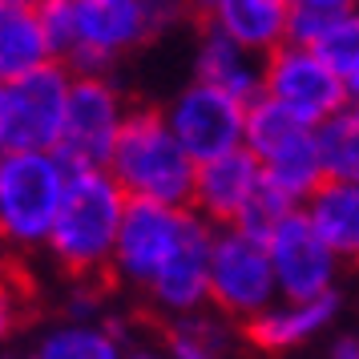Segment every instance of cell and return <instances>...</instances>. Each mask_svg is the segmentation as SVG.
Segmentation results:
<instances>
[{"label": "cell", "instance_id": "cell-3", "mask_svg": "<svg viewBox=\"0 0 359 359\" xmlns=\"http://www.w3.org/2000/svg\"><path fill=\"white\" fill-rule=\"evenodd\" d=\"M69 174L57 149H0V234L13 246H49Z\"/></svg>", "mask_w": 359, "mask_h": 359}, {"label": "cell", "instance_id": "cell-6", "mask_svg": "<svg viewBox=\"0 0 359 359\" xmlns=\"http://www.w3.org/2000/svg\"><path fill=\"white\" fill-rule=\"evenodd\" d=\"M126 117H130V109L121 101V89L105 73H73L65 133H61L57 154L69 162V170H89V165L109 170Z\"/></svg>", "mask_w": 359, "mask_h": 359}, {"label": "cell", "instance_id": "cell-13", "mask_svg": "<svg viewBox=\"0 0 359 359\" xmlns=\"http://www.w3.org/2000/svg\"><path fill=\"white\" fill-rule=\"evenodd\" d=\"M262 186H266V170L262 162L250 154L246 146L218 154L210 162H198V178H194V206L202 218H210L214 226H230L246 214V206L255 202Z\"/></svg>", "mask_w": 359, "mask_h": 359}, {"label": "cell", "instance_id": "cell-17", "mask_svg": "<svg viewBox=\"0 0 359 359\" xmlns=\"http://www.w3.org/2000/svg\"><path fill=\"white\" fill-rule=\"evenodd\" d=\"M49 61H57V53L41 25L36 0H0V77H17Z\"/></svg>", "mask_w": 359, "mask_h": 359}, {"label": "cell", "instance_id": "cell-2", "mask_svg": "<svg viewBox=\"0 0 359 359\" xmlns=\"http://www.w3.org/2000/svg\"><path fill=\"white\" fill-rule=\"evenodd\" d=\"M109 174L130 198H149L165 206H190L198 162L170 130L165 109H130L109 158Z\"/></svg>", "mask_w": 359, "mask_h": 359}, {"label": "cell", "instance_id": "cell-18", "mask_svg": "<svg viewBox=\"0 0 359 359\" xmlns=\"http://www.w3.org/2000/svg\"><path fill=\"white\" fill-rule=\"evenodd\" d=\"M303 210L343 262H359V182L327 178Z\"/></svg>", "mask_w": 359, "mask_h": 359}, {"label": "cell", "instance_id": "cell-5", "mask_svg": "<svg viewBox=\"0 0 359 359\" xmlns=\"http://www.w3.org/2000/svg\"><path fill=\"white\" fill-rule=\"evenodd\" d=\"M278 294L275 262L266 234L246 230L238 222L214 230V259H210V307L226 319L250 323L255 315L271 307Z\"/></svg>", "mask_w": 359, "mask_h": 359}, {"label": "cell", "instance_id": "cell-16", "mask_svg": "<svg viewBox=\"0 0 359 359\" xmlns=\"http://www.w3.org/2000/svg\"><path fill=\"white\" fill-rule=\"evenodd\" d=\"M194 77L226 89L250 105L255 97L266 93V57L238 45L234 36L218 33V29H206L194 53Z\"/></svg>", "mask_w": 359, "mask_h": 359}, {"label": "cell", "instance_id": "cell-26", "mask_svg": "<svg viewBox=\"0 0 359 359\" xmlns=\"http://www.w3.org/2000/svg\"><path fill=\"white\" fill-rule=\"evenodd\" d=\"M331 17H335V13H327V8L294 4V8H291V29H287V41H294V45H319V36L327 33Z\"/></svg>", "mask_w": 359, "mask_h": 359}, {"label": "cell", "instance_id": "cell-30", "mask_svg": "<svg viewBox=\"0 0 359 359\" xmlns=\"http://www.w3.org/2000/svg\"><path fill=\"white\" fill-rule=\"evenodd\" d=\"M126 359H174V355H162V351H149V347H126Z\"/></svg>", "mask_w": 359, "mask_h": 359}, {"label": "cell", "instance_id": "cell-29", "mask_svg": "<svg viewBox=\"0 0 359 359\" xmlns=\"http://www.w3.org/2000/svg\"><path fill=\"white\" fill-rule=\"evenodd\" d=\"M294 4H311V8H327V13H343V8H355L359 0H294Z\"/></svg>", "mask_w": 359, "mask_h": 359}, {"label": "cell", "instance_id": "cell-28", "mask_svg": "<svg viewBox=\"0 0 359 359\" xmlns=\"http://www.w3.org/2000/svg\"><path fill=\"white\" fill-rule=\"evenodd\" d=\"M331 359H359V335H343V339H335Z\"/></svg>", "mask_w": 359, "mask_h": 359}, {"label": "cell", "instance_id": "cell-31", "mask_svg": "<svg viewBox=\"0 0 359 359\" xmlns=\"http://www.w3.org/2000/svg\"><path fill=\"white\" fill-rule=\"evenodd\" d=\"M347 89H351V97H359V69L347 77Z\"/></svg>", "mask_w": 359, "mask_h": 359}, {"label": "cell", "instance_id": "cell-23", "mask_svg": "<svg viewBox=\"0 0 359 359\" xmlns=\"http://www.w3.org/2000/svg\"><path fill=\"white\" fill-rule=\"evenodd\" d=\"M315 49L323 53L343 77H351V73H355V69H359V4H355V8H343V13L331 17V25H327V33L319 36V45H315Z\"/></svg>", "mask_w": 359, "mask_h": 359}, {"label": "cell", "instance_id": "cell-27", "mask_svg": "<svg viewBox=\"0 0 359 359\" xmlns=\"http://www.w3.org/2000/svg\"><path fill=\"white\" fill-rule=\"evenodd\" d=\"M97 294L93 291H77L69 299V319H97Z\"/></svg>", "mask_w": 359, "mask_h": 359}, {"label": "cell", "instance_id": "cell-15", "mask_svg": "<svg viewBox=\"0 0 359 359\" xmlns=\"http://www.w3.org/2000/svg\"><path fill=\"white\" fill-rule=\"evenodd\" d=\"M339 315V294L327 291L315 299H275L271 307L246 323V335L259 351H291L315 339L319 331L335 323Z\"/></svg>", "mask_w": 359, "mask_h": 359}, {"label": "cell", "instance_id": "cell-21", "mask_svg": "<svg viewBox=\"0 0 359 359\" xmlns=\"http://www.w3.org/2000/svg\"><path fill=\"white\" fill-rule=\"evenodd\" d=\"M311 130L315 126H311L307 117H299L291 105H283L271 93H262V97H255L246 105V149L259 162L271 158V154H278L283 146H291L294 137H303Z\"/></svg>", "mask_w": 359, "mask_h": 359}, {"label": "cell", "instance_id": "cell-25", "mask_svg": "<svg viewBox=\"0 0 359 359\" xmlns=\"http://www.w3.org/2000/svg\"><path fill=\"white\" fill-rule=\"evenodd\" d=\"M170 355H174V359H222V347H218V327H214L210 319L186 315L182 327L174 331Z\"/></svg>", "mask_w": 359, "mask_h": 359}, {"label": "cell", "instance_id": "cell-4", "mask_svg": "<svg viewBox=\"0 0 359 359\" xmlns=\"http://www.w3.org/2000/svg\"><path fill=\"white\" fill-rule=\"evenodd\" d=\"M69 93L73 69L65 61L0 77V149H57L65 133Z\"/></svg>", "mask_w": 359, "mask_h": 359}, {"label": "cell", "instance_id": "cell-19", "mask_svg": "<svg viewBox=\"0 0 359 359\" xmlns=\"http://www.w3.org/2000/svg\"><path fill=\"white\" fill-rule=\"evenodd\" d=\"M266 182L283 190L287 198H294L299 206L307 202L319 186L327 182V162H323V146H319V126L303 137H294L291 146H283L278 154L262 158Z\"/></svg>", "mask_w": 359, "mask_h": 359}, {"label": "cell", "instance_id": "cell-14", "mask_svg": "<svg viewBox=\"0 0 359 359\" xmlns=\"http://www.w3.org/2000/svg\"><path fill=\"white\" fill-rule=\"evenodd\" d=\"M206 29L234 36L255 53H275L287 41L294 0H194Z\"/></svg>", "mask_w": 359, "mask_h": 359}, {"label": "cell", "instance_id": "cell-32", "mask_svg": "<svg viewBox=\"0 0 359 359\" xmlns=\"http://www.w3.org/2000/svg\"><path fill=\"white\" fill-rule=\"evenodd\" d=\"M17 359H41V355H36V351H29V355H17Z\"/></svg>", "mask_w": 359, "mask_h": 359}, {"label": "cell", "instance_id": "cell-20", "mask_svg": "<svg viewBox=\"0 0 359 359\" xmlns=\"http://www.w3.org/2000/svg\"><path fill=\"white\" fill-rule=\"evenodd\" d=\"M41 359H126V343L121 331L97 319H69V323L53 327L45 339L36 343Z\"/></svg>", "mask_w": 359, "mask_h": 359}, {"label": "cell", "instance_id": "cell-10", "mask_svg": "<svg viewBox=\"0 0 359 359\" xmlns=\"http://www.w3.org/2000/svg\"><path fill=\"white\" fill-rule=\"evenodd\" d=\"M158 33L149 0H81L77 45L65 57L73 73H109L121 53Z\"/></svg>", "mask_w": 359, "mask_h": 359}, {"label": "cell", "instance_id": "cell-8", "mask_svg": "<svg viewBox=\"0 0 359 359\" xmlns=\"http://www.w3.org/2000/svg\"><path fill=\"white\" fill-rule=\"evenodd\" d=\"M165 121L194 162H210L218 154L246 146V101L202 77H194L165 105Z\"/></svg>", "mask_w": 359, "mask_h": 359}, {"label": "cell", "instance_id": "cell-9", "mask_svg": "<svg viewBox=\"0 0 359 359\" xmlns=\"http://www.w3.org/2000/svg\"><path fill=\"white\" fill-rule=\"evenodd\" d=\"M186 222H190V206H165V202H149V198H130L109 271L121 283L149 291L158 271L178 250Z\"/></svg>", "mask_w": 359, "mask_h": 359}, {"label": "cell", "instance_id": "cell-24", "mask_svg": "<svg viewBox=\"0 0 359 359\" xmlns=\"http://www.w3.org/2000/svg\"><path fill=\"white\" fill-rule=\"evenodd\" d=\"M41 25L53 41L57 61H65L73 45H77V20H81V0H36Z\"/></svg>", "mask_w": 359, "mask_h": 359}, {"label": "cell", "instance_id": "cell-11", "mask_svg": "<svg viewBox=\"0 0 359 359\" xmlns=\"http://www.w3.org/2000/svg\"><path fill=\"white\" fill-rule=\"evenodd\" d=\"M271 246V262H275L278 294L283 299H315V294L335 291L343 259L331 250L319 226L307 218V210L299 206L266 234Z\"/></svg>", "mask_w": 359, "mask_h": 359}, {"label": "cell", "instance_id": "cell-12", "mask_svg": "<svg viewBox=\"0 0 359 359\" xmlns=\"http://www.w3.org/2000/svg\"><path fill=\"white\" fill-rule=\"evenodd\" d=\"M214 222L202 218V214L190 206V222H186V234H182L178 250L170 255L158 278L149 283V299L158 303V311L174 315V319H186V315H198V311L210 303V259H214Z\"/></svg>", "mask_w": 359, "mask_h": 359}, {"label": "cell", "instance_id": "cell-7", "mask_svg": "<svg viewBox=\"0 0 359 359\" xmlns=\"http://www.w3.org/2000/svg\"><path fill=\"white\" fill-rule=\"evenodd\" d=\"M266 93L291 105L311 126H323L351 101L347 77L327 61L315 45L283 41L275 53H266Z\"/></svg>", "mask_w": 359, "mask_h": 359}, {"label": "cell", "instance_id": "cell-22", "mask_svg": "<svg viewBox=\"0 0 359 359\" xmlns=\"http://www.w3.org/2000/svg\"><path fill=\"white\" fill-rule=\"evenodd\" d=\"M319 146H323L327 178L359 182V97H351L339 114L319 126Z\"/></svg>", "mask_w": 359, "mask_h": 359}, {"label": "cell", "instance_id": "cell-1", "mask_svg": "<svg viewBox=\"0 0 359 359\" xmlns=\"http://www.w3.org/2000/svg\"><path fill=\"white\" fill-rule=\"evenodd\" d=\"M126 206H130V194L121 190V182L105 165L73 170L61 214H57L49 246H45L53 255V262L77 278L105 275L114 266Z\"/></svg>", "mask_w": 359, "mask_h": 359}]
</instances>
